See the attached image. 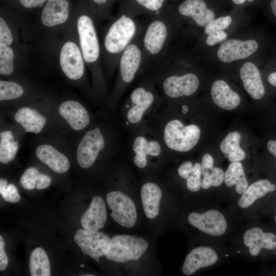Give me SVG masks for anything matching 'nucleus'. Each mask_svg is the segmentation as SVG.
<instances>
[{
  "instance_id": "1",
  "label": "nucleus",
  "mask_w": 276,
  "mask_h": 276,
  "mask_svg": "<svg viewBox=\"0 0 276 276\" xmlns=\"http://www.w3.org/2000/svg\"><path fill=\"white\" fill-rule=\"evenodd\" d=\"M154 17L143 28L142 36L143 65L150 61L159 59L167 50L171 30L167 18L158 16Z\"/></svg>"
},
{
  "instance_id": "2",
  "label": "nucleus",
  "mask_w": 276,
  "mask_h": 276,
  "mask_svg": "<svg viewBox=\"0 0 276 276\" xmlns=\"http://www.w3.org/2000/svg\"><path fill=\"white\" fill-rule=\"evenodd\" d=\"M142 29L130 15L122 14L111 24L105 36V50L120 58L126 47Z\"/></svg>"
},
{
  "instance_id": "3",
  "label": "nucleus",
  "mask_w": 276,
  "mask_h": 276,
  "mask_svg": "<svg viewBox=\"0 0 276 276\" xmlns=\"http://www.w3.org/2000/svg\"><path fill=\"white\" fill-rule=\"evenodd\" d=\"M148 247L144 239L129 235H118L113 237L108 252L105 256L107 260L117 262H125L139 259Z\"/></svg>"
},
{
  "instance_id": "4",
  "label": "nucleus",
  "mask_w": 276,
  "mask_h": 276,
  "mask_svg": "<svg viewBox=\"0 0 276 276\" xmlns=\"http://www.w3.org/2000/svg\"><path fill=\"white\" fill-rule=\"evenodd\" d=\"M200 129L196 125L184 126L178 120L170 121L164 130V140L167 146L178 152H187L198 142Z\"/></svg>"
},
{
  "instance_id": "5",
  "label": "nucleus",
  "mask_w": 276,
  "mask_h": 276,
  "mask_svg": "<svg viewBox=\"0 0 276 276\" xmlns=\"http://www.w3.org/2000/svg\"><path fill=\"white\" fill-rule=\"evenodd\" d=\"M106 200L112 211L110 216L118 223L127 228L135 224L137 219L136 209L128 196L120 191H112L107 194Z\"/></svg>"
},
{
  "instance_id": "6",
  "label": "nucleus",
  "mask_w": 276,
  "mask_h": 276,
  "mask_svg": "<svg viewBox=\"0 0 276 276\" xmlns=\"http://www.w3.org/2000/svg\"><path fill=\"white\" fill-rule=\"evenodd\" d=\"M110 240L102 232H91L84 228L78 230L74 236V241L82 252L97 262H99L100 257L105 256L108 252Z\"/></svg>"
},
{
  "instance_id": "7",
  "label": "nucleus",
  "mask_w": 276,
  "mask_h": 276,
  "mask_svg": "<svg viewBox=\"0 0 276 276\" xmlns=\"http://www.w3.org/2000/svg\"><path fill=\"white\" fill-rule=\"evenodd\" d=\"M104 148V139L99 128L88 131L80 141L76 150V158L82 168H89L99 152Z\"/></svg>"
},
{
  "instance_id": "8",
  "label": "nucleus",
  "mask_w": 276,
  "mask_h": 276,
  "mask_svg": "<svg viewBox=\"0 0 276 276\" xmlns=\"http://www.w3.org/2000/svg\"><path fill=\"white\" fill-rule=\"evenodd\" d=\"M80 46L84 60L87 63L96 62L100 56V45L91 19L88 16H81L77 21Z\"/></svg>"
},
{
  "instance_id": "9",
  "label": "nucleus",
  "mask_w": 276,
  "mask_h": 276,
  "mask_svg": "<svg viewBox=\"0 0 276 276\" xmlns=\"http://www.w3.org/2000/svg\"><path fill=\"white\" fill-rule=\"evenodd\" d=\"M188 221L192 226L214 236L223 235L227 227L225 217L216 210H209L202 214L191 213L188 216Z\"/></svg>"
},
{
  "instance_id": "10",
  "label": "nucleus",
  "mask_w": 276,
  "mask_h": 276,
  "mask_svg": "<svg viewBox=\"0 0 276 276\" xmlns=\"http://www.w3.org/2000/svg\"><path fill=\"white\" fill-rule=\"evenodd\" d=\"M199 80L197 75L187 73L182 76L170 75L163 83V88L165 94L172 98L190 96L197 90Z\"/></svg>"
},
{
  "instance_id": "11",
  "label": "nucleus",
  "mask_w": 276,
  "mask_h": 276,
  "mask_svg": "<svg viewBox=\"0 0 276 276\" xmlns=\"http://www.w3.org/2000/svg\"><path fill=\"white\" fill-rule=\"evenodd\" d=\"M258 48V44L255 40L242 41L230 39L220 44L217 56L221 61L228 63L249 57L257 51Z\"/></svg>"
},
{
  "instance_id": "12",
  "label": "nucleus",
  "mask_w": 276,
  "mask_h": 276,
  "mask_svg": "<svg viewBox=\"0 0 276 276\" xmlns=\"http://www.w3.org/2000/svg\"><path fill=\"white\" fill-rule=\"evenodd\" d=\"M60 64L64 74L71 80H78L84 74V65L81 52L73 42L68 41L63 45Z\"/></svg>"
},
{
  "instance_id": "13",
  "label": "nucleus",
  "mask_w": 276,
  "mask_h": 276,
  "mask_svg": "<svg viewBox=\"0 0 276 276\" xmlns=\"http://www.w3.org/2000/svg\"><path fill=\"white\" fill-rule=\"evenodd\" d=\"M107 219L105 204L102 197L95 196L86 211L82 215L80 222L83 228L95 232L103 228Z\"/></svg>"
},
{
  "instance_id": "14",
  "label": "nucleus",
  "mask_w": 276,
  "mask_h": 276,
  "mask_svg": "<svg viewBox=\"0 0 276 276\" xmlns=\"http://www.w3.org/2000/svg\"><path fill=\"white\" fill-rule=\"evenodd\" d=\"M58 112L74 130H82L89 123L87 110L77 101L68 100L63 102L59 107Z\"/></svg>"
},
{
  "instance_id": "15",
  "label": "nucleus",
  "mask_w": 276,
  "mask_h": 276,
  "mask_svg": "<svg viewBox=\"0 0 276 276\" xmlns=\"http://www.w3.org/2000/svg\"><path fill=\"white\" fill-rule=\"evenodd\" d=\"M218 256L214 249L206 246L193 249L186 257L182 271L185 275L194 273L198 269L215 264Z\"/></svg>"
},
{
  "instance_id": "16",
  "label": "nucleus",
  "mask_w": 276,
  "mask_h": 276,
  "mask_svg": "<svg viewBox=\"0 0 276 276\" xmlns=\"http://www.w3.org/2000/svg\"><path fill=\"white\" fill-rule=\"evenodd\" d=\"M35 154L39 160L56 173H65L70 168L67 157L51 145H39L35 150Z\"/></svg>"
},
{
  "instance_id": "17",
  "label": "nucleus",
  "mask_w": 276,
  "mask_h": 276,
  "mask_svg": "<svg viewBox=\"0 0 276 276\" xmlns=\"http://www.w3.org/2000/svg\"><path fill=\"white\" fill-rule=\"evenodd\" d=\"M179 13L191 17L199 27H205L215 18L214 12L207 8L203 0H186L178 8Z\"/></svg>"
},
{
  "instance_id": "18",
  "label": "nucleus",
  "mask_w": 276,
  "mask_h": 276,
  "mask_svg": "<svg viewBox=\"0 0 276 276\" xmlns=\"http://www.w3.org/2000/svg\"><path fill=\"white\" fill-rule=\"evenodd\" d=\"M240 74L246 91L253 99H261L265 94V88L256 65L252 62H246L241 66Z\"/></svg>"
},
{
  "instance_id": "19",
  "label": "nucleus",
  "mask_w": 276,
  "mask_h": 276,
  "mask_svg": "<svg viewBox=\"0 0 276 276\" xmlns=\"http://www.w3.org/2000/svg\"><path fill=\"white\" fill-rule=\"evenodd\" d=\"M245 245L249 247L250 254L257 256L264 248L273 249L276 248V235L271 233H264L259 227H254L247 231L243 236Z\"/></svg>"
},
{
  "instance_id": "20",
  "label": "nucleus",
  "mask_w": 276,
  "mask_h": 276,
  "mask_svg": "<svg viewBox=\"0 0 276 276\" xmlns=\"http://www.w3.org/2000/svg\"><path fill=\"white\" fill-rule=\"evenodd\" d=\"M211 93L215 104L223 109H234L240 103L239 94L233 90L228 84L222 80H217L213 83Z\"/></svg>"
},
{
  "instance_id": "21",
  "label": "nucleus",
  "mask_w": 276,
  "mask_h": 276,
  "mask_svg": "<svg viewBox=\"0 0 276 276\" xmlns=\"http://www.w3.org/2000/svg\"><path fill=\"white\" fill-rule=\"evenodd\" d=\"M68 16V2L67 0H48L42 14V23L53 27L66 21Z\"/></svg>"
},
{
  "instance_id": "22",
  "label": "nucleus",
  "mask_w": 276,
  "mask_h": 276,
  "mask_svg": "<svg viewBox=\"0 0 276 276\" xmlns=\"http://www.w3.org/2000/svg\"><path fill=\"white\" fill-rule=\"evenodd\" d=\"M130 99L134 105L127 113V119L131 123L139 122L145 111L154 101L153 94L145 88L139 87L135 89L130 95Z\"/></svg>"
},
{
  "instance_id": "23",
  "label": "nucleus",
  "mask_w": 276,
  "mask_h": 276,
  "mask_svg": "<svg viewBox=\"0 0 276 276\" xmlns=\"http://www.w3.org/2000/svg\"><path fill=\"white\" fill-rule=\"evenodd\" d=\"M15 120L24 129L25 132L39 133L44 128L47 119L37 110L29 107L19 108L14 115Z\"/></svg>"
},
{
  "instance_id": "24",
  "label": "nucleus",
  "mask_w": 276,
  "mask_h": 276,
  "mask_svg": "<svg viewBox=\"0 0 276 276\" xmlns=\"http://www.w3.org/2000/svg\"><path fill=\"white\" fill-rule=\"evenodd\" d=\"M162 196L160 189L154 183H146L141 188L142 202L145 214L147 218L154 219L158 215Z\"/></svg>"
},
{
  "instance_id": "25",
  "label": "nucleus",
  "mask_w": 276,
  "mask_h": 276,
  "mask_svg": "<svg viewBox=\"0 0 276 276\" xmlns=\"http://www.w3.org/2000/svg\"><path fill=\"white\" fill-rule=\"evenodd\" d=\"M276 186L267 179L258 180L246 189L240 198L238 204L241 208H247L252 205L259 198L268 193L273 192Z\"/></svg>"
},
{
  "instance_id": "26",
  "label": "nucleus",
  "mask_w": 276,
  "mask_h": 276,
  "mask_svg": "<svg viewBox=\"0 0 276 276\" xmlns=\"http://www.w3.org/2000/svg\"><path fill=\"white\" fill-rule=\"evenodd\" d=\"M133 149L136 153L133 159L134 163L137 167L141 168H144L147 165V155L157 156L161 152L160 145L157 142H148L142 136H138L135 139Z\"/></svg>"
},
{
  "instance_id": "27",
  "label": "nucleus",
  "mask_w": 276,
  "mask_h": 276,
  "mask_svg": "<svg viewBox=\"0 0 276 276\" xmlns=\"http://www.w3.org/2000/svg\"><path fill=\"white\" fill-rule=\"evenodd\" d=\"M241 134L238 131L228 133L220 144L222 152L231 162H240L245 157L244 151L240 147Z\"/></svg>"
},
{
  "instance_id": "28",
  "label": "nucleus",
  "mask_w": 276,
  "mask_h": 276,
  "mask_svg": "<svg viewBox=\"0 0 276 276\" xmlns=\"http://www.w3.org/2000/svg\"><path fill=\"white\" fill-rule=\"evenodd\" d=\"M224 180L228 187L236 186V191L239 194H243L248 187L242 164L239 162H232L224 173Z\"/></svg>"
},
{
  "instance_id": "29",
  "label": "nucleus",
  "mask_w": 276,
  "mask_h": 276,
  "mask_svg": "<svg viewBox=\"0 0 276 276\" xmlns=\"http://www.w3.org/2000/svg\"><path fill=\"white\" fill-rule=\"evenodd\" d=\"M52 179L49 176L40 173L34 167L27 169L20 179L21 186L27 190H32L35 188L44 189L50 185Z\"/></svg>"
},
{
  "instance_id": "30",
  "label": "nucleus",
  "mask_w": 276,
  "mask_h": 276,
  "mask_svg": "<svg viewBox=\"0 0 276 276\" xmlns=\"http://www.w3.org/2000/svg\"><path fill=\"white\" fill-rule=\"evenodd\" d=\"M30 271L32 276H50V261L45 250L37 247L32 252L30 258Z\"/></svg>"
},
{
  "instance_id": "31",
  "label": "nucleus",
  "mask_w": 276,
  "mask_h": 276,
  "mask_svg": "<svg viewBox=\"0 0 276 276\" xmlns=\"http://www.w3.org/2000/svg\"><path fill=\"white\" fill-rule=\"evenodd\" d=\"M19 147L18 141L10 130H4L0 133V162L7 164L15 158Z\"/></svg>"
},
{
  "instance_id": "32",
  "label": "nucleus",
  "mask_w": 276,
  "mask_h": 276,
  "mask_svg": "<svg viewBox=\"0 0 276 276\" xmlns=\"http://www.w3.org/2000/svg\"><path fill=\"white\" fill-rule=\"evenodd\" d=\"M24 94L22 86L13 81H0V100H13L20 97Z\"/></svg>"
},
{
  "instance_id": "33",
  "label": "nucleus",
  "mask_w": 276,
  "mask_h": 276,
  "mask_svg": "<svg viewBox=\"0 0 276 276\" xmlns=\"http://www.w3.org/2000/svg\"><path fill=\"white\" fill-rule=\"evenodd\" d=\"M14 52L6 44L0 43V73L2 75H10L13 71Z\"/></svg>"
},
{
  "instance_id": "34",
  "label": "nucleus",
  "mask_w": 276,
  "mask_h": 276,
  "mask_svg": "<svg viewBox=\"0 0 276 276\" xmlns=\"http://www.w3.org/2000/svg\"><path fill=\"white\" fill-rule=\"evenodd\" d=\"M203 175L201 187L203 189H208L212 186L219 187L221 185L224 180V173L221 168L213 167Z\"/></svg>"
},
{
  "instance_id": "35",
  "label": "nucleus",
  "mask_w": 276,
  "mask_h": 276,
  "mask_svg": "<svg viewBox=\"0 0 276 276\" xmlns=\"http://www.w3.org/2000/svg\"><path fill=\"white\" fill-rule=\"evenodd\" d=\"M201 165L197 163L193 166L192 171L190 176L187 180V187L192 192H197L201 188Z\"/></svg>"
},
{
  "instance_id": "36",
  "label": "nucleus",
  "mask_w": 276,
  "mask_h": 276,
  "mask_svg": "<svg viewBox=\"0 0 276 276\" xmlns=\"http://www.w3.org/2000/svg\"><path fill=\"white\" fill-rule=\"evenodd\" d=\"M232 18L229 16H222L213 19L204 28V33L206 34L223 30L229 27L232 22Z\"/></svg>"
},
{
  "instance_id": "37",
  "label": "nucleus",
  "mask_w": 276,
  "mask_h": 276,
  "mask_svg": "<svg viewBox=\"0 0 276 276\" xmlns=\"http://www.w3.org/2000/svg\"><path fill=\"white\" fill-rule=\"evenodd\" d=\"M0 193L4 199L9 202L16 203L20 200L18 190L13 184L8 185L3 191L0 192Z\"/></svg>"
},
{
  "instance_id": "38",
  "label": "nucleus",
  "mask_w": 276,
  "mask_h": 276,
  "mask_svg": "<svg viewBox=\"0 0 276 276\" xmlns=\"http://www.w3.org/2000/svg\"><path fill=\"white\" fill-rule=\"evenodd\" d=\"M13 40V37L10 30L6 21L0 18V43L10 45Z\"/></svg>"
},
{
  "instance_id": "39",
  "label": "nucleus",
  "mask_w": 276,
  "mask_h": 276,
  "mask_svg": "<svg viewBox=\"0 0 276 276\" xmlns=\"http://www.w3.org/2000/svg\"><path fill=\"white\" fill-rule=\"evenodd\" d=\"M136 2L146 9L158 13L165 0H135Z\"/></svg>"
},
{
  "instance_id": "40",
  "label": "nucleus",
  "mask_w": 276,
  "mask_h": 276,
  "mask_svg": "<svg viewBox=\"0 0 276 276\" xmlns=\"http://www.w3.org/2000/svg\"><path fill=\"white\" fill-rule=\"evenodd\" d=\"M227 34L223 30L218 31L208 34L206 43L208 45L213 46L216 43L224 40Z\"/></svg>"
},
{
  "instance_id": "41",
  "label": "nucleus",
  "mask_w": 276,
  "mask_h": 276,
  "mask_svg": "<svg viewBox=\"0 0 276 276\" xmlns=\"http://www.w3.org/2000/svg\"><path fill=\"white\" fill-rule=\"evenodd\" d=\"M214 159L213 157L208 153L203 155L201 163V170L202 175L209 172L214 167Z\"/></svg>"
},
{
  "instance_id": "42",
  "label": "nucleus",
  "mask_w": 276,
  "mask_h": 276,
  "mask_svg": "<svg viewBox=\"0 0 276 276\" xmlns=\"http://www.w3.org/2000/svg\"><path fill=\"white\" fill-rule=\"evenodd\" d=\"M193 167L191 162L186 161L179 167L177 170L178 173L181 178L187 179L191 175Z\"/></svg>"
},
{
  "instance_id": "43",
  "label": "nucleus",
  "mask_w": 276,
  "mask_h": 276,
  "mask_svg": "<svg viewBox=\"0 0 276 276\" xmlns=\"http://www.w3.org/2000/svg\"><path fill=\"white\" fill-rule=\"evenodd\" d=\"M5 243L2 236H0V270H5L7 267L8 260L5 251Z\"/></svg>"
},
{
  "instance_id": "44",
  "label": "nucleus",
  "mask_w": 276,
  "mask_h": 276,
  "mask_svg": "<svg viewBox=\"0 0 276 276\" xmlns=\"http://www.w3.org/2000/svg\"><path fill=\"white\" fill-rule=\"evenodd\" d=\"M22 6L27 8L41 6L47 0H19Z\"/></svg>"
},
{
  "instance_id": "45",
  "label": "nucleus",
  "mask_w": 276,
  "mask_h": 276,
  "mask_svg": "<svg viewBox=\"0 0 276 276\" xmlns=\"http://www.w3.org/2000/svg\"><path fill=\"white\" fill-rule=\"evenodd\" d=\"M267 146L269 152L276 157V141L273 140L269 141Z\"/></svg>"
},
{
  "instance_id": "46",
  "label": "nucleus",
  "mask_w": 276,
  "mask_h": 276,
  "mask_svg": "<svg viewBox=\"0 0 276 276\" xmlns=\"http://www.w3.org/2000/svg\"><path fill=\"white\" fill-rule=\"evenodd\" d=\"M268 81L271 85L276 87V71L268 76Z\"/></svg>"
},
{
  "instance_id": "47",
  "label": "nucleus",
  "mask_w": 276,
  "mask_h": 276,
  "mask_svg": "<svg viewBox=\"0 0 276 276\" xmlns=\"http://www.w3.org/2000/svg\"><path fill=\"white\" fill-rule=\"evenodd\" d=\"M7 181L4 178L0 179V192L3 191L7 186Z\"/></svg>"
},
{
  "instance_id": "48",
  "label": "nucleus",
  "mask_w": 276,
  "mask_h": 276,
  "mask_svg": "<svg viewBox=\"0 0 276 276\" xmlns=\"http://www.w3.org/2000/svg\"><path fill=\"white\" fill-rule=\"evenodd\" d=\"M270 6L273 14L276 16V0L271 1Z\"/></svg>"
},
{
  "instance_id": "49",
  "label": "nucleus",
  "mask_w": 276,
  "mask_h": 276,
  "mask_svg": "<svg viewBox=\"0 0 276 276\" xmlns=\"http://www.w3.org/2000/svg\"><path fill=\"white\" fill-rule=\"evenodd\" d=\"M233 2L237 4H242L245 2L246 0H232ZM249 2H251L254 0H247Z\"/></svg>"
},
{
  "instance_id": "50",
  "label": "nucleus",
  "mask_w": 276,
  "mask_h": 276,
  "mask_svg": "<svg viewBox=\"0 0 276 276\" xmlns=\"http://www.w3.org/2000/svg\"><path fill=\"white\" fill-rule=\"evenodd\" d=\"M92 1L94 2L95 3L98 4H100V5L104 4L107 1V0H92Z\"/></svg>"
},
{
  "instance_id": "51",
  "label": "nucleus",
  "mask_w": 276,
  "mask_h": 276,
  "mask_svg": "<svg viewBox=\"0 0 276 276\" xmlns=\"http://www.w3.org/2000/svg\"><path fill=\"white\" fill-rule=\"evenodd\" d=\"M188 107L186 106H182V111L183 113H186L188 111Z\"/></svg>"
},
{
  "instance_id": "52",
  "label": "nucleus",
  "mask_w": 276,
  "mask_h": 276,
  "mask_svg": "<svg viewBox=\"0 0 276 276\" xmlns=\"http://www.w3.org/2000/svg\"><path fill=\"white\" fill-rule=\"evenodd\" d=\"M80 267H81V268H83V267H84V265L83 264H81Z\"/></svg>"
},
{
  "instance_id": "53",
  "label": "nucleus",
  "mask_w": 276,
  "mask_h": 276,
  "mask_svg": "<svg viewBox=\"0 0 276 276\" xmlns=\"http://www.w3.org/2000/svg\"><path fill=\"white\" fill-rule=\"evenodd\" d=\"M275 221L276 222V215H275Z\"/></svg>"
},
{
  "instance_id": "54",
  "label": "nucleus",
  "mask_w": 276,
  "mask_h": 276,
  "mask_svg": "<svg viewBox=\"0 0 276 276\" xmlns=\"http://www.w3.org/2000/svg\"><path fill=\"white\" fill-rule=\"evenodd\" d=\"M225 256H226V257H227V256H228V255H226Z\"/></svg>"
},
{
  "instance_id": "55",
  "label": "nucleus",
  "mask_w": 276,
  "mask_h": 276,
  "mask_svg": "<svg viewBox=\"0 0 276 276\" xmlns=\"http://www.w3.org/2000/svg\"><path fill=\"white\" fill-rule=\"evenodd\" d=\"M237 252H238V253L240 252V251H237Z\"/></svg>"
}]
</instances>
